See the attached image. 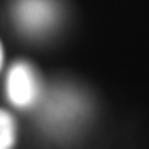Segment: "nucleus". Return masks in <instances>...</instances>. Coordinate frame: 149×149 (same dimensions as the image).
Wrapping results in <instances>:
<instances>
[{"mask_svg":"<svg viewBox=\"0 0 149 149\" xmlns=\"http://www.w3.org/2000/svg\"><path fill=\"white\" fill-rule=\"evenodd\" d=\"M2 61H3V53H2V45H0V68H2Z\"/></svg>","mask_w":149,"mask_h":149,"instance_id":"3","label":"nucleus"},{"mask_svg":"<svg viewBox=\"0 0 149 149\" xmlns=\"http://www.w3.org/2000/svg\"><path fill=\"white\" fill-rule=\"evenodd\" d=\"M7 91H8L10 101L15 106L27 108L37 100V80L28 65L17 63L12 66L8 73V81H7Z\"/></svg>","mask_w":149,"mask_h":149,"instance_id":"1","label":"nucleus"},{"mask_svg":"<svg viewBox=\"0 0 149 149\" xmlns=\"http://www.w3.org/2000/svg\"><path fill=\"white\" fill-rule=\"evenodd\" d=\"M15 144V121L10 113L0 109V149H12Z\"/></svg>","mask_w":149,"mask_h":149,"instance_id":"2","label":"nucleus"}]
</instances>
